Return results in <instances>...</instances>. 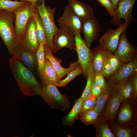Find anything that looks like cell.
Segmentation results:
<instances>
[{
    "instance_id": "obj_1",
    "label": "cell",
    "mask_w": 137,
    "mask_h": 137,
    "mask_svg": "<svg viewBox=\"0 0 137 137\" xmlns=\"http://www.w3.org/2000/svg\"><path fill=\"white\" fill-rule=\"evenodd\" d=\"M9 64L11 71L23 94L30 96L40 95L42 84L32 72L13 56L10 59Z\"/></svg>"
},
{
    "instance_id": "obj_2",
    "label": "cell",
    "mask_w": 137,
    "mask_h": 137,
    "mask_svg": "<svg viewBox=\"0 0 137 137\" xmlns=\"http://www.w3.org/2000/svg\"><path fill=\"white\" fill-rule=\"evenodd\" d=\"M15 18L14 13L0 10V37L12 57L18 42V38L15 33L13 24Z\"/></svg>"
},
{
    "instance_id": "obj_3",
    "label": "cell",
    "mask_w": 137,
    "mask_h": 137,
    "mask_svg": "<svg viewBox=\"0 0 137 137\" xmlns=\"http://www.w3.org/2000/svg\"><path fill=\"white\" fill-rule=\"evenodd\" d=\"M36 6L45 30L47 45L53 52V40L58 27L54 21L56 8H52L45 4V0H39Z\"/></svg>"
},
{
    "instance_id": "obj_4",
    "label": "cell",
    "mask_w": 137,
    "mask_h": 137,
    "mask_svg": "<svg viewBox=\"0 0 137 137\" xmlns=\"http://www.w3.org/2000/svg\"><path fill=\"white\" fill-rule=\"evenodd\" d=\"M40 95L52 108L64 111L70 106L67 97L59 92L56 85H42Z\"/></svg>"
},
{
    "instance_id": "obj_5",
    "label": "cell",
    "mask_w": 137,
    "mask_h": 137,
    "mask_svg": "<svg viewBox=\"0 0 137 137\" xmlns=\"http://www.w3.org/2000/svg\"><path fill=\"white\" fill-rule=\"evenodd\" d=\"M80 32L74 35L75 50L78 57L79 64L82 68L84 76L87 79L93 60L92 50L87 46L84 40L81 36Z\"/></svg>"
},
{
    "instance_id": "obj_6",
    "label": "cell",
    "mask_w": 137,
    "mask_h": 137,
    "mask_svg": "<svg viewBox=\"0 0 137 137\" xmlns=\"http://www.w3.org/2000/svg\"><path fill=\"white\" fill-rule=\"evenodd\" d=\"M130 23L126 21L122 23L116 29L108 28L99 39V45L113 54L117 47L121 34L126 30Z\"/></svg>"
},
{
    "instance_id": "obj_7",
    "label": "cell",
    "mask_w": 137,
    "mask_h": 137,
    "mask_svg": "<svg viewBox=\"0 0 137 137\" xmlns=\"http://www.w3.org/2000/svg\"><path fill=\"white\" fill-rule=\"evenodd\" d=\"M37 10L35 5L29 2L18 8L14 12L15 33L19 38L24 33L30 18Z\"/></svg>"
},
{
    "instance_id": "obj_8",
    "label": "cell",
    "mask_w": 137,
    "mask_h": 137,
    "mask_svg": "<svg viewBox=\"0 0 137 137\" xmlns=\"http://www.w3.org/2000/svg\"><path fill=\"white\" fill-rule=\"evenodd\" d=\"M137 58L131 61L122 62L118 68L110 76L106 78V83L112 85L114 88L128 78L137 73Z\"/></svg>"
},
{
    "instance_id": "obj_9",
    "label": "cell",
    "mask_w": 137,
    "mask_h": 137,
    "mask_svg": "<svg viewBox=\"0 0 137 137\" xmlns=\"http://www.w3.org/2000/svg\"><path fill=\"white\" fill-rule=\"evenodd\" d=\"M53 53H55L64 47L75 50L74 34L66 27L58 28L53 39Z\"/></svg>"
},
{
    "instance_id": "obj_10",
    "label": "cell",
    "mask_w": 137,
    "mask_h": 137,
    "mask_svg": "<svg viewBox=\"0 0 137 137\" xmlns=\"http://www.w3.org/2000/svg\"><path fill=\"white\" fill-rule=\"evenodd\" d=\"M126 30L121 34L117 47L113 54L122 63L127 62L137 58V47L128 41Z\"/></svg>"
},
{
    "instance_id": "obj_11",
    "label": "cell",
    "mask_w": 137,
    "mask_h": 137,
    "mask_svg": "<svg viewBox=\"0 0 137 137\" xmlns=\"http://www.w3.org/2000/svg\"><path fill=\"white\" fill-rule=\"evenodd\" d=\"M136 0H120L111 20V23L118 26L122 23L121 19L130 23L136 21V19L132 15V10Z\"/></svg>"
},
{
    "instance_id": "obj_12",
    "label": "cell",
    "mask_w": 137,
    "mask_h": 137,
    "mask_svg": "<svg viewBox=\"0 0 137 137\" xmlns=\"http://www.w3.org/2000/svg\"><path fill=\"white\" fill-rule=\"evenodd\" d=\"M37 51L18 43L13 56L18 59L35 75L37 70Z\"/></svg>"
},
{
    "instance_id": "obj_13",
    "label": "cell",
    "mask_w": 137,
    "mask_h": 137,
    "mask_svg": "<svg viewBox=\"0 0 137 137\" xmlns=\"http://www.w3.org/2000/svg\"><path fill=\"white\" fill-rule=\"evenodd\" d=\"M18 43L33 50H37L39 46L36 34L35 22L33 16L29 20L24 33L18 38Z\"/></svg>"
},
{
    "instance_id": "obj_14",
    "label": "cell",
    "mask_w": 137,
    "mask_h": 137,
    "mask_svg": "<svg viewBox=\"0 0 137 137\" xmlns=\"http://www.w3.org/2000/svg\"><path fill=\"white\" fill-rule=\"evenodd\" d=\"M60 27H65L74 35L76 32H81V21L74 13L68 5L64 8L62 16L57 20Z\"/></svg>"
},
{
    "instance_id": "obj_15",
    "label": "cell",
    "mask_w": 137,
    "mask_h": 137,
    "mask_svg": "<svg viewBox=\"0 0 137 137\" xmlns=\"http://www.w3.org/2000/svg\"><path fill=\"white\" fill-rule=\"evenodd\" d=\"M100 32V25L99 20L95 16L82 22L81 32L89 48L92 43L97 40Z\"/></svg>"
},
{
    "instance_id": "obj_16",
    "label": "cell",
    "mask_w": 137,
    "mask_h": 137,
    "mask_svg": "<svg viewBox=\"0 0 137 137\" xmlns=\"http://www.w3.org/2000/svg\"><path fill=\"white\" fill-rule=\"evenodd\" d=\"M44 53L45 58L48 59L51 62L57 74L59 80H61L66 74L75 68L79 64L77 60L71 63L68 68L63 67L61 65L62 60L54 56L53 52L46 44H45Z\"/></svg>"
},
{
    "instance_id": "obj_17",
    "label": "cell",
    "mask_w": 137,
    "mask_h": 137,
    "mask_svg": "<svg viewBox=\"0 0 137 137\" xmlns=\"http://www.w3.org/2000/svg\"><path fill=\"white\" fill-rule=\"evenodd\" d=\"M124 100L117 89H114L103 109V114L106 119L111 120L114 118L121 103Z\"/></svg>"
},
{
    "instance_id": "obj_18",
    "label": "cell",
    "mask_w": 137,
    "mask_h": 137,
    "mask_svg": "<svg viewBox=\"0 0 137 137\" xmlns=\"http://www.w3.org/2000/svg\"><path fill=\"white\" fill-rule=\"evenodd\" d=\"M74 13L82 22L94 16L93 8L77 0H67Z\"/></svg>"
},
{
    "instance_id": "obj_19",
    "label": "cell",
    "mask_w": 137,
    "mask_h": 137,
    "mask_svg": "<svg viewBox=\"0 0 137 137\" xmlns=\"http://www.w3.org/2000/svg\"><path fill=\"white\" fill-rule=\"evenodd\" d=\"M92 52L93 60L91 65L94 70V72L102 73L104 63L113 54L99 45L94 48Z\"/></svg>"
},
{
    "instance_id": "obj_20",
    "label": "cell",
    "mask_w": 137,
    "mask_h": 137,
    "mask_svg": "<svg viewBox=\"0 0 137 137\" xmlns=\"http://www.w3.org/2000/svg\"><path fill=\"white\" fill-rule=\"evenodd\" d=\"M42 85L54 84L56 85L59 80L57 74L51 62L45 58L44 67L39 76Z\"/></svg>"
},
{
    "instance_id": "obj_21",
    "label": "cell",
    "mask_w": 137,
    "mask_h": 137,
    "mask_svg": "<svg viewBox=\"0 0 137 137\" xmlns=\"http://www.w3.org/2000/svg\"><path fill=\"white\" fill-rule=\"evenodd\" d=\"M83 100L81 97L76 100L73 106L68 113L63 118V126H68L72 127L75 121L79 114Z\"/></svg>"
},
{
    "instance_id": "obj_22",
    "label": "cell",
    "mask_w": 137,
    "mask_h": 137,
    "mask_svg": "<svg viewBox=\"0 0 137 137\" xmlns=\"http://www.w3.org/2000/svg\"><path fill=\"white\" fill-rule=\"evenodd\" d=\"M106 84V88L100 95L96 97V104L94 109L99 115L103 110L107 102L114 89L112 85L107 83Z\"/></svg>"
},
{
    "instance_id": "obj_23",
    "label": "cell",
    "mask_w": 137,
    "mask_h": 137,
    "mask_svg": "<svg viewBox=\"0 0 137 137\" xmlns=\"http://www.w3.org/2000/svg\"><path fill=\"white\" fill-rule=\"evenodd\" d=\"M33 16L35 22L36 31L39 44L43 42L47 45L45 30L37 9Z\"/></svg>"
},
{
    "instance_id": "obj_24",
    "label": "cell",
    "mask_w": 137,
    "mask_h": 137,
    "mask_svg": "<svg viewBox=\"0 0 137 137\" xmlns=\"http://www.w3.org/2000/svg\"><path fill=\"white\" fill-rule=\"evenodd\" d=\"M132 76L115 88L117 89L119 93L124 100L129 98L132 95Z\"/></svg>"
},
{
    "instance_id": "obj_25",
    "label": "cell",
    "mask_w": 137,
    "mask_h": 137,
    "mask_svg": "<svg viewBox=\"0 0 137 137\" xmlns=\"http://www.w3.org/2000/svg\"><path fill=\"white\" fill-rule=\"evenodd\" d=\"M28 2L16 0H0V10H5L14 12L19 7L27 4Z\"/></svg>"
},
{
    "instance_id": "obj_26",
    "label": "cell",
    "mask_w": 137,
    "mask_h": 137,
    "mask_svg": "<svg viewBox=\"0 0 137 137\" xmlns=\"http://www.w3.org/2000/svg\"><path fill=\"white\" fill-rule=\"evenodd\" d=\"M132 117L131 106L128 103L124 104L121 108L118 116V121L121 124L129 121Z\"/></svg>"
},
{
    "instance_id": "obj_27",
    "label": "cell",
    "mask_w": 137,
    "mask_h": 137,
    "mask_svg": "<svg viewBox=\"0 0 137 137\" xmlns=\"http://www.w3.org/2000/svg\"><path fill=\"white\" fill-rule=\"evenodd\" d=\"M99 114L94 109L89 110L81 115L80 120L86 125L95 123L98 120Z\"/></svg>"
},
{
    "instance_id": "obj_28",
    "label": "cell",
    "mask_w": 137,
    "mask_h": 137,
    "mask_svg": "<svg viewBox=\"0 0 137 137\" xmlns=\"http://www.w3.org/2000/svg\"><path fill=\"white\" fill-rule=\"evenodd\" d=\"M83 71L81 66L79 64L75 69L68 74L64 79L59 80L56 84L57 87H64L78 75L83 74Z\"/></svg>"
},
{
    "instance_id": "obj_29",
    "label": "cell",
    "mask_w": 137,
    "mask_h": 137,
    "mask_svg": "<svg viewBox=\"0 0 137 137\" xmlns=\"http://www.w3.org/2000/svg\"><path fill=\"white\" fill-rule=\"evenodd\" d=\"M44 46L45 44L43 42L40 43L37 51V71L39 76L42 72L45 63Z\"/></svg>"
},
{
    "instance_id": "obj_30",
    "label": "cell",
    "mask_w": 137,
    "mask_h": 137,
    "mask_svg": "<svg viewBox=\"0 0 137 137\" xmlns=\"http://www.w3.org/2000/svg\"><path fill=\"white\" fill-rule=\"evenodd\" d=\"M94 72V70L91 65L87 78V81L86 86L81 97L83 100L89 97L92 94L91 88Z\"/></svg>"
},
{
    "instance_id": "obj_31",
    "label": "cell",
    "mask_w": 137,
    "mask_h": 137,
    "mask_svg": "<svg viewBox=\"0 0 137 137\" xmlns=\"http://www.w3.org/2000/svg\"><path fill=\"white\" fill-rule=\"evenodd\" d=\"M96 128V136L100 137H115V136L105 122L102 121L98 124Z\"/></svg>"
},
{
    "instance_id": "obj_32",
    "label": "cell",
    "mask_w": 137,
    "mask_h": 137,
    "mask_svg": "<svg viewBox=\"0 0 137 137\" xmlns=\"http://www.w3.org/2000/svg\"><path fill=\"white\" fill-rule=\"evenodd\" d=\"M96 101V97L92 94L89 97L83 100L79 116L89 110L94 109Z\"/></svg>"
},
{
    "instance_id": "obj_33",
    "label": "cell",
    "mask_w": 137,
    "mask_h": 137,
    "mask_svg": "<svg viewBox=\"0 0 137 137\" xmlns=\"http://www.w3.org/2000/svg\"><path fill=\"white\" fill-rule=\"evenodd\" d=\"M114 134L117 137H131L132 136V130L128 128L121 127L117 125L113 126Z\"/></svg>"
},
{
    "instance_id": "obj_34",
    "label": "cell",
    "mask_w": 137,
    "mask_h": 137,
    "mask_svg": "<svg viewBox=\"0 0 137 137\" xmlns=\"http://www.w3.org/2000/svg\"><path fill=\"white\" fill-rule=\"evenodd\" d=\"M93 81L96 85L104 89L107 88L106 82L102 73L94 72Z\"/></svg>"
},
{
    "instance_id": "obj_35",
    "label": "cell",
    "mask_w": 137,
    "mask_h": 137,
    "mask_svg": "<svg viewBox=\"0 0 137 137\" xmlns=\"http://www.w3.org/2000/svg\"><path fill=\"white\" fill-rule=\"evenodd\" d=\"M115 71L110 63L108 60L104 63L102 68V73L105 78H107L113 75Z\"/></svg>"
},
{
    "instance_id": "obj_36",
    "label": "cell",
    "mask_w": 137,
    "mask_h": 137,
    "mask_svg": "<svg viewBox=\"0 0 137 137\" xmlns=\"http://www.w3.org/2000/svg\"><path fill=\"white\" fill-rule=\"evenodd\" d=\"M107 10L110 15L112 16L114 14L115 9L110 0H97Z\"/></svg>"
},
{
    "instance_id": "obj_37",
    "label": "cell",
    "mask_w": 137,
    "mask_h": 137,
    "mask_svg": "<svg viewBox=\"0 0 137 137\" xmlns=\"http://www.w3.org/2000/svg\"><path fill=\"white\" fill-rule=\"evenodd\" d=\"M115 71L117 70L120 66L122 63L119 58L116 55L112 54L108 59Z\"/></svg>"
},
{
    "instance_id": "obj_38",
    "label": "cell",
    "mask_w": 137,
    "mask_h": 137,
    "mask_svg": "<svg viewBox=\"0 0 137 137\" xmlns=\"http://www.w3.org/2000/svg\"><path fill=\"white\" fill-rule=\"evenodd\" d=\"M132 96L135 99L137 95V73L132 76Z\"/></svg>"
},
{
    "instance_id": "obj_39",
    "label": "cell",
    "mask_w": 137,
    "mask_h": 137,
    "mask_svg": "<svg viewBox=\"0 0 137 137\" xmlns=\"http://www.w3.org/2000/svg\"><path fill=\"white\" fill-rule=\"evenodd\" d=\"M105 89L97 85L93 82L91 88L92 94L96 97L100 95Z\"/></svg>"
},
{
    "instance_id": "obj_40",
    "label": "cell",
    "mask_w": 137,
    "mask_h": 137,
    "mask_svg": "<svg viewBox=\"0 0 137 137\" xmlns=\"http://www.w3.org/2000/svg\"><path fill=\"white\" fill-rule=\"evenodd\" d=\"M110 1L115 9L117 8L120 0H110Z\"/></svg>"
},
{
    "instance_id": "obj_41",
    "label": "cell",
    "mask_w": 137,
    "mask_h": 137,
    "mask_svg": "<svg viewBox=\"0 0 137 137\" xmlns=\"http://www.w3.org/2000/svg\"><path fill=\"white\" fill-rule=\"evenodd\" d=\"M19 1H25L29 2L31 3L36 6V3L39 0H17Z\"/></svg>"
}]
</instances>
